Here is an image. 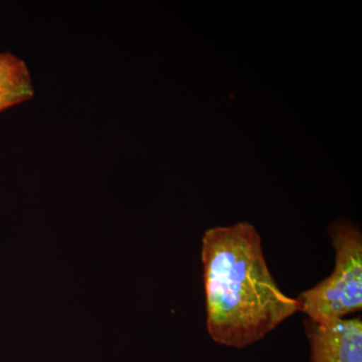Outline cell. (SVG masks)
<instances>
[{"label":"cell","instance_id":"cell-1","mask_svg":"<svg viewBox=\"0 0 362 362\" xmlns=\"http://www.w3.org/2000/svg\"><path fill=\"white\" fill-rule=\"evenodd\" d=\"M202 261L206 328L218 344L245 349L300 311L298 299L282 292L272 276L251 223L207 230Z\"/></svg>","mask_w":362,"mask_h":362},{"label":"cell","instance_id":"cell-2","mask_svg":"<svg viewBox=\"0 0 362 362\" xmlns=\"http://www.w3.org/2000/svg\"><path fill=\"white\" fill-rule=\"evenodd\" d=\"M335 265L327 278L297 298L312 322L327 324L362 309V235L358 226L338 220L329 228Z\"/></svg>","mask_w":362,"mask_h":362},{"label":"cell","instance_id":"cell-3","mask_svg":"<svg viewBox=\"0 0 362 362\" xmlns=\"http://www.w3.org/2000/svg\"><path fill=\"white\" fill-rule=\"evenodd\" d=\"M305 330L310 345L311 362H362L361 317L327 324L307 319Z\"/></svg>","mask_w":362,"mask_h":362},{"label":"cell","instance_id":"cell-4","mask_svg":"<svg viewBox=\"0 0 362 362\" xmlns=\"http://www.w3.org/2000/svg\"><path fill=\"white\" fill-rule=\"evenodd\" d=\"M32 75L23 59L0 52V113L32 99Z\"/></svg>","mask_w":362,"mask_h":362}]
</instances>
